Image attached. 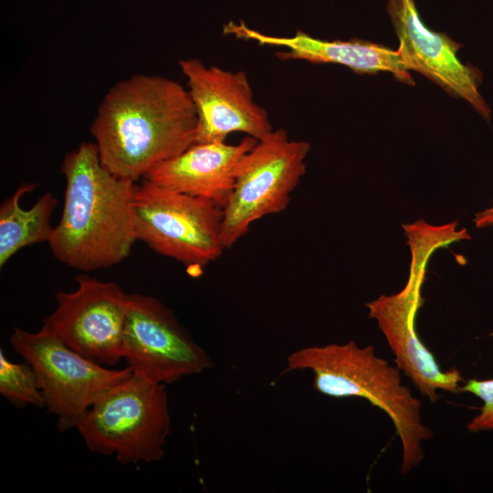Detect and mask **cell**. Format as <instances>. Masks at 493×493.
<instances>
[{
    "label": "cell",
    "instance_id": "cell-16",
    "mask_svg": "<svg viewBox=\"0 0 493 493\" xmlns=\"http://www.w3.org/2000/svg\"><path fill=\"white\" fill-rule=\"evenodd\" d=\"M0 394L17 408H46L45 399L32 366L9 361L0 350Z\"/></svg>",
    "mask_w": 493,
    "mask_h": 493
},
{
    "label": "cell",
    "instance_id": "cell-18",
    "mask_svg": "<svg viewBox=\"0 0 493 493\" xmlns=\"http://www.w3.org/2000/svg\"><path fill=\"white\" fill-rule=\"evenodd\" d=\"M473 222L477 228L493 226V202L489 207L476 213Z\"/></svg>",
    "mask_w": 493,
    "mask_h": 493
},
{
    "label": "cell",
    "instance_id": "cell-12",
    "mask_svg": "<svg viewBox=\"0 0 493 493\" xmlns=\"http://www.w3.org/2000/svg\"><path fill=\"white\" fill-rule=\"evenodd\" d=\"M386 11L398 37V53L408 70H415L467 101L485 120L491 110L479 92L481 72L457 57L460 45L446 34L429 29L415 0H386Z\"/></svg>",
    "mask_w": 493,
    "mask_h": 493
},
{
    "label": "cell",
    "instance_id": "cell-13",
    "mask_svg": "<svg viewBox=\"0 0 493 493\" xmlns=\"http://www.w3.org/2000/svg\"><path fill=\"white\" fill-rule=\"evenodd\" d=\"M257 142L246 136L237 144L194 143L178 156L155 167L143 179L209 200L224 208L234 189L239 164Z\"/></svg>",
    "mask_w": 493,
    "mask_h": 493
},
{
    "label": "cell",
    "instance_id": "cell-6",
    "mask_svg": "<svg viewBox=\"0 0 493 493\" xmlns=\"http://www.w3.org/2000/svg\"><path fill=\"white\" fill-rule=\"evenodd\" d=\"M224 212L213 202L143 179L135 184L133 218L137 241L186 267H204L225 250Z\"/></svg>",
    "mask_w": 493,
    "mask_h": 493
},
{
    "label": "cell",
    "instance_id": "cell-7",
    "mask_svg": "<svg viewBox=\"0 0 493 493\" xmlns=\"http://www.w3.org/2000/svg\"><path fill=\"white\" fill-rule=\"evenodd\" d=\"M310 144L290 140L287 131L272 130L243 157L232 194L223 208L221 239L231 247L250 226L284 211L306 173Z\"/></svg>",
    "mask_w": 493,
    "mask_h": 493
},
{
    "label": "cell",
    "instance_id": "cell-4",
    "mask_svg": "<svg viewBox=\"0 0 493 493\" xmlns=\"http://www.w3.org/2000/svg\"><path fill=\"white\" fill-rule=\"evenodd\" d=\"M457 227V220L435 226L419 219L403 225L411 252L407 282L399 292L382 295L365 304L369 318L376 320L384 335L397 367L432 403L439 398V391L458 393L464 382L457 369L443 371L440 368L419 340L415 329L416 314L424 303L421 289L430 257L435 250L451 243L471 239L466 228Z\"/></svg>",
    "mask_w": 493,
    "mask_h": 493
},
{
    "label": "cell",
    "instance_id": "cell-5",
    "mask_svg": "<svg viewBox=\"0 0 493 493\" xmlns=\"http://www.w3.org/2000/svg\"><path fill=\"white\" fill-rule=\"evenodd\" d=\"M76 428L93 453L115 456L125 465L159 461L171 434L165 384L132 372L98 399Z\"/></svg>",
    "mask_w": 493,
    "mask_h": 493
},
{
    "label": "cell",
    "instance_id": "cell-8",
    "mask_svg": "<svg viewBox=\"0 0 493 493\" xmlns=\"http://www.w3.org/2000/svg\"><path fill=\"white\" fill-rule=\"evenodd\" d=\"M9 342L35 371L46 408L57 416L60 432L76 428L98 399L133 372L130 366L106 368L40 330L29 332L16 327Z\"/></svg>",
    "mask_w": 493,
    "mask_h": 493
},
{
    "label": "cell",
    "instance_id": "cell-9",
    "mask_svg": "<svg viewBox=\"0 0 493 493\" xmlns=\"http://www.w3.org/2000/svg\"><path fill=\"white\" fill-rule=\"evenodd\" d=\"M71 292H57L55 310L40 330L53 334L73 351L100 365L122 358L129 294L112 281L80 275Z\"/></svg>",
    "mask_w": 493,
    "mask_h": 493
},
{
    "label": "cell",
    "instance_id": "cell-1",
    "mask_svg": "<svg viewBox=\"0 0 493 493\" xmlns=\"http://www.w3.org/2000/svg\"><path fill=\"white\" fill-rule=\"evenodd\" d=\"M197 114L188 89L136 74L112 85L90 127L101 164L136 182L194 143Z\"/></svg>",
    "mask_w": 493,
    "mask_h": 493
},
{
    "label": "cell",
    "instance_id": "cell-17",
    "mask_svg": "<svg viewBox=\"0 0 493 493\" xmlns=\"http://www.w3.org/2000/svg\"><path fill=\"white\" fill-rule=\"evenodd\" d=\"M458 393H471L483 403L479 413L467 425L468 432H493V379H469L460 385Z\"/></svg>",
    "mask_w": 493,
    "mask_h": 493
},
{
    "label": "cell",
    "instance_id": "cell-11",
    "mask_svg": "<svg viewBox=\"0 0 493 493\" xmlns=\"http://www.w3.org/2000/svg\"><path fill=\"white\" fill-rule=\"evenodd\" d=\"M178 63L197 114L194 143L226 142L236 131L258 141L273 130L245 71L208 67L197 58Z\"/></svg>",
    "mask_w": 493,
    "mask_h": 493
},
{
    "label": "cell",
    "instance_id": "cell-3",
    "mask_svg": "<svg viewBox=\"0 0 493 493\" xmlns=\"http://www.w3.org/2000/svg\"><path fill=\"white\" fill-rule=\"evenodd\" d=\"M309 370L313 388L335 397H359L383 411L402 446L400 473L406 475L424 459V442L433 431L422 421V404L402 383L401 370L375 354L374 347L343 344L309 346L290 353L282 374Z\"/></svg>",
    "mask_w": 493,
    "mask_h": 493
},
{
    "label": "cell",
    "instance_id": "cell-15",
    "mask_svg": "<svg viewBox=\"0 0 493 493\" xmlns=\"http://www.w3.org/2000/svg\"><path fill=\"white\" fill-rule=\"evenodd\" d=\"M34 189L33 184H23L0 205L1 267L22 248L50 239L54 229L51 216L58 200L47 192L31 208H22V196Z\"/></svg>",
    "mask_w": 493,
    "mask_h": 493
},
{
    "label": "cell",
    "instance_id": "cell-2",
    "mask_svg": "<svg viewBox=\"0 0 493 493\" xmlns=\"http://www.w3.org/2000/svg\"><path fill=\"white\" fill-rule=\"evenodd\" d=\"M63 211L47 242L61 263L82 271L108 268L127 258L137 241L135 183L100 163L95 142H81L63 159Z\"/></svg>",
    "mask_w": 493,
    "mask_h": 493
},
{
    "label": "cell",
    "instance_id": "cell-14",
    "mask_svg": "<svg viewBox=\"0 0 493 493\" xmlns=\"http://www.w3.org/2000/svg\"><path fill=\"white\" fill-rule=\"evenodd\" d=\"M226 35L260 45L284 47L276 53L281 60H304L310 63H332L359 73L390 72L399 80L414 85L409 70L399 53L387 47L363 40H324L298 30L290 37L266 35L246 26L244 22L230 21L223 27Z\"/></svg>",
    "mask_w": 493,
    "mask_h": 493
},
{
    "label": "cell",
    "instance_id": "cell-10",
    "mask_svg": "<svg viewBox=\"0 0 493 493\" xmlns=\"http://www.w3.org/2000/svg\"><path fill=\"white\" fill-rule=\"evenodd\" d=\"M122 358L133 372L163 384L214 366L170 309L140 293L129 294Z\"/></svg>",
    "mask_w": 493,
    "mask_h": 493
}]
</instances>
